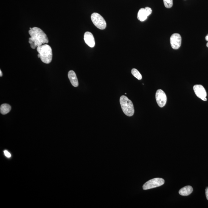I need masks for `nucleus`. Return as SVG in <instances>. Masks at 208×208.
<instances>
[{
  "mask_svg": "<svg viewBox=\"0 0 208 208\" xmlns=\"http://www.w3.org/2000/svg\"><path fill=\"white\" fill-rule=\"evenodd\" d=\"M29 34L31 36V38L29 39V43L32 49H35L38 46L49 43L47 35L40 28H32L29 30Z\"/></svg>",
  "mask_w": 208,
  "mask_h": 208,
  "instance_id": "1",
  "label": "nucleus"
},
{
  "mask_svg": "<svg viewBox=\"0 0 208 208\" xmlns=\"http://www.w3.org/2000/svg\"><path fill=\"white\" fill-rule=\"evenodd\" d=\"M206 41H208V34L206 37Z\"/></svg>",
  "mask_w": 208,
  "mask_h": 208,
  "instance_id": "20",
  "label": "nucleus"
},
{
  "mask_svg": "<svg viewBox=\"0 0 208 208\" xmlns=\"http://www.w3.org/2000/svg\"><path fill=\"white\" fill-rule=\"evenodd\" d=\"M164 183V181L163 178H153L146 182L143 186V188L144 190H148L160 187L163 185Z\"/></svg>",
  "mask_w": 208,
  "mask_h": 208,
  "instance_id": "5",
  "label": "nucleus"
},
{
  "mask_svg": "<svg viewBox=\"0 0 208 208\" xmlns=\"http://www.w3.org/2000/svg\"><path fill=\"white\" fill-rule=\"evenodd\" d=\"M193 188L191 186H187L182 188L179 191L180 195L182 196H187L190 195L193 192Z\"/></svg>",
  "mask_w": 208,
  "mask_h": 208,
  "instance_id": "11",
  "label": "nucleus"
},
{
  "mask_svg": "<svg viewBox=\"0 0 208 208\" xmlns=\"http://www.w3.org/2000/svg\"><path fill=\"white\" fill-rule=\"evenodd\" d=\"M131 72L132 75L135 77L136 78H137L138 80H142V76L138 70L133 68V69L131 70Z\"/></svg>",
  "mask_w": 208,
  "mask_h": 208,
  "instance_id": "14",
  "label": "nucleus"
},
{
  "mask_svg": "<svg viewBox=\"0 0 208 208\" xmlns=\"http://www.w3.org/2000/svg\"><path fill=\"white\" fill-rule=\"evenodd\" d=\"M193 90L197 97L204 101L207 100L206 98L207 92L204 86L201 85H195L194 86Z\"/></svg>",
  "mask_w": 208,
  "mask_h": 208,
  "instance_id": "7",
  "label": "nucleus"
},
{
  "mask_svg": "<svg viewBox=\"0 0 208 208\" xmlns=\"http://www.w3.org/2000/svg\"><path fill=\"white\" fill-rule=\"evenodd\" d=\"M164 6L167 8H170L173 6V0H163Z\"/></svg>",
  "mask_w": 208,
  "mask_h": 208,
  "instance_id": "15",
  "label": "nucleus"
},
{
  "mask_svg": "<svg viewBox=\"0 0 208 208\" xmlns=\"http://www.w3.org/2000/svg\"><path fill=\"white\" fill-rule=\"evenodd\" d=\"M91 19L94 25L101 30L105 29L106 27V22L100 14L94 13L91 15Z\"/></svg>",
  "mask_w": 208,
  "mask_h": 208,
  "instance_id": "4",
  "label": "nucleus"
},
{
  "mask_svg": "<svg viewBox=\"0 0 208 208\" xmlns=\"http://www.w3.org/2000/svg\"><path fill=\"white\" fill-rule=\"evenodd\" d=\"M85 43L90 47L93 48L95 46V42L93 34L89 32H86L84 36Z\"/></svg>",
  "mask_w": 208,
  "mask_h": 208,
  "instance_id": "9",
  "label": "nucleus"
},
{
  "mask_svg": "<svg viewBox=\"0 0 208 208\" xmlns=\"http://www.w3.org/2000/svg\"><path fill=\"white\" fill-rule=\"evenodd\" d=\"M206 198L208 201V187L206 188Z\"/></svg>",
  "mask_w": 208,
  "mask_h": 208,
  "instance_id": "18",
  "label": "nucleus"
},
{
  "mask_svg": "<svg viewBox=\"0 0 208 208\" xmlns=\"http://www.w3.org/2000/svg\"><path fill=\"white\" fill-rule=\"evenodd\" d=\"M156 98L157 103L160 107L163 108L167 102V97L162 90L159 89L156 91Z\"/></svg>",
  "mask_w": 208,
  "mask_h": 208,
  "instance_id": "6",
  "label": "nucleus"
},
{
  "mask_svg": "<svg viewBox=\"0 0 208 208\" xmlns=\"http://www.w3.org/2000/svg\"><path fill=\"white\" fill-rule=\"evenodd\" d=\"M120 104L123 111L125 114L128 116H133L135 112L134 106L132 102L126 96L123 95L120 97Z\"/></svg>",
  "mask_w": 208,
  "mask_h": 208,
  "instance_id": "3",
  "label": "nucleus"
},
{
  "mask_svg": "<svg viewBox=\"0 0 208 208\" xmlns=\"http://www.w3.org/2000/svg\"><path fill=\"white\" fill-rule=\"evenodd\" d=\"M4 152L5 156L9 158L11 156L10 153L8 151H7V150H4Z\"/></svg>",
  "mask_w": 208,
  "mask_h": 208,
  "instance_id": "17",
  "label": "nucleus"
},
{
  "mask_svg": "<svg viewBox=\"0 0 208 208\" xmlns=\"http://www.w3.org/2000/svg\"><path fill=\"white\" fill-rule=\"evenodd\" d=\"M39 53L38 57L42 61L46 64H49L52 61V48L49 45L44 44L37 48Z\"/></svg>",
  "mask_w": 208,
  "mask_h": 208,
  "instance_id": "2",
  "label": "nucleus"
},
{
  "mask_svg": "<svg viewBox=\"0 0 208 208\" xmlns=\"http://www.w3.org/2000/svg\"><path fill=\"white\" fill-rule=\"evenodd\" d=\"M148 16L146 13L145 9L142 8L139 10L138 13L137 18L141 21H144L147 19Z\"/></svg>",
  "mask_w": 208,
  "mask_h": 208,
  "instance_id": "12",
  "label": "nucleus"
},
{
  "mask_svg": "<svg viewBox=\"0 0 208 208\" xmlns=\"http://www.w3.org/2000/svg\"><path fill=\"white\" fill-rule=\"evenodd\" d=\"M170 43L172 48L174 49H179L181 43V35L178 33L173 34L170 37Z\"/></svg>",
  "mask_w": 208,
  "mask_h": 208,
  "instance_id": "8",
  "label": "nucleus"
},
{
  "mask_svg": "<svg viewBox=\"0 0 208 208\" xmlns=\"http://www.w3.org/2000/svg\"><path fill=\"white\" fill-rule=\"evenodd\" d=\"M11 109L10 106L9 104H3L0 107V112L2 114H6L10 111Z\"/></svg>",
  "mask_w": 208,
  "mask_h": 208,
  "instance_id": "13",
  "label": "nucleus"
},
{
  "mask_svg": "<svg viewBox=\"0 0 208 208\" xmlns=\"http://www.w3.org/2000/svg\"><path fill=\"white\" fill-rule=\"evenodd\" d=\"M145 11L147 15L148 16L149 15H151L152 12V10L149 7H146L145 8Z\"/></svg>",
  "mask_w": 208,
  "mask_h": 208,
  "instance_id": "16",
  "label": "nucleus"
},
{
  "mask_svg": "<svg viewBox=\"0 0 208 208\" xmlns=\"http://www.w3.org/2000/svg\"><path fill=\"white\" fill-rule=\"evenodd\" d=\"M207 46L208 48V42L207 43Z\"/></svg>",
  "mask_w": 208,
  "mask_h": 208,
  "instance_id": "21",
  "label": "nucleus"
},
{
  "mask_svg": "<svg viewBox=\"0 0 208 208\" xmlns=\"http://www.w3.org/2000/svg\"><path fill=\"white\" fill-rule=\"evenodd\" d=\"M2 71L1 70H0V77H2Z\"/></svg>",
  "mask_w": 208,
  "mask_h": 208,
  "instance_id": "19",
  "label": "nucleus"
},
{
  "mask_svg": "<svg viewBox=\"0 0 208 208\" xmlns=\"http://www.w3.org/2000/svg\"><path fill=\"white\" fill-rule=\"evenodd\" d=\"M68 78L73 86L77 87L78 86V80L75 73L73 71H70L68 74Z\"/></svg>",
  "mask_w": 208,
  "mask_h": 208,
  "instance_id": "10",
  "label": "nucleus"
}]
</instances>
